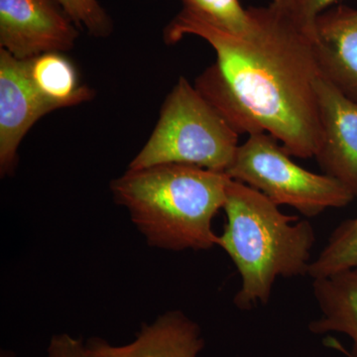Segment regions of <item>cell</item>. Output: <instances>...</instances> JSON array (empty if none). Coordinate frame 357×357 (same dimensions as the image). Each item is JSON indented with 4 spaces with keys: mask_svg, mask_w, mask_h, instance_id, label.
<instances>
[{
    "mask_svg": "<svg viewBox=\"0 0 357 357\" xmlns=\"http://www.w3.org/2000/svg\"><path fill=\"white\" fill-rule=\"evenodd\" d=\"M248 9V29L236 33L183 7L164 41L208 42L217 61L195 82L199 93L237 133L270 134L291 156L312 158L321 138L314 28L273 2Z\"/></svg>",
    "mask_w": 357,
    "mask_h": 357,
    "instance_id": "6da1fadb",
    "label": "cell"
},
{
    "mask_svg": "<svg viewBox=\"0 0 357 357\" xmlns=\"http://www.w3.org/2000/svg\"><path fill=\"white\" fill-rule=\"evenodd\" d=\"M230 178L185 164L131 170L110 183L115 203L153 248L204 250L218 245L213 220L227 198Z\"/></svg>",
    "mask_w": 357,
    "mask_h": 357,
    "instance_id": "7a4b0ae2",
    "label": "cell"
},
{
    "mask_svg": "<svg viewBox=\"0 0 357 357\" xmlns=\"http://www.w3.org/2000/svg\"><path fill=\"white\" fill-rule=\"evenodd\" d=\"M227 225L218 245L229 255L243 285L239 309L267 304L274 282L307 274L316 236L311 223L286 215L261 192L230 178L223 204Z\"/></svg>",
    "mask_w": 357,
    "mask_h": 357,
    "instance_id": "3957f363",
    "label": "cell"
},
{
    "mask_svg": "<svg viewBox=\"0 0 357 357\" xmlns=\"http://www.w3.org/2000/svg\"><path fill=\"white\" fill-rule=\"evenodd\" d=\"M238 136L182 77L167 96L153 132L128 169L175 163L227 173L239 146Z\"/></svg>",
    "mask_w": 357,
    "mask_h": 357,
    "instance_id": "277c9868",
    "label": "cell"
},
{
    "mask_svg": "<svg viewBox=\"0 0 357 357\" xmlns=\"http://www.w3.org/2000/svg\"><path fill=\"white\" fill-rule=\"evenodd\" d=\"M290 156L270 134H252L237 148L227 175L255 188L278 206L288 204L309 218L354 201V195L342 183L326 174L310 172Z\"/></svg>",
    "mask_w": 357,
    "mask_h": 357,
    "instance_id": "5b68a950",
    "label": "cell"
},
{
    "mask_svg": "<svg viewBox=\"0 0 357 357\" xmlns=\"http://www.w3.org/2000/svg\"><path fill=\"white\" fill-rule=\"evenodd\" d=\"M79 27L56 0H0V49L30 60L74 48Z\"/></svg>",
    "mask_w": 357,
    "mask_h": 357,
    "instance_id": "8992f818",
    "label": "cell"
},
{
    "mask_svg": "<svg viewBox=\"0 0 357 357\" xmlns=\"http://www.w3.org/2000/svg\"><path fill=\"white\" fill-rule=\"evenodd\" d=\"M59 109L37 89L29 60L14 58L0 49V174L11 175L28 131L44 115Z\"/></svg>",
    "mask_w": 357,
    "mask_h": 357,
    "instance_id": "52a82bcc",
    "label": "cell"
},
{
    "mask_svg": "<svg viewBox=\"0 0 357 357\" xmlns=\"http://www.w3.org/2000/svg\"><path fill=\"white\" fill-rule=\"evenodd\" d=\"M321 138L314 158L357 199V102L323 75L317 81Z\"/></svg>",
    "mask_w": 357,
    "mask_h": 357,
    "instance_id": "ba28073f",
    "label": "cell"
},
{
    "mask_svg": "<svg viewBox=\"0 0 357 357\" xmlns=\"http://www.w3.org/2000/svg\"><path fill=\"white\" fill-rule=\"evenodd\" d=\"M204 347L199 326L182 312L170 311L141 326L130 344L119 347L89 338L84 357H197Z\"/></svg>",
    "mask_w": 357,
    "mask_h": 357,
    "instance_id": "9c48e42d",
    "label": "cell"
},
{
    "mask_svg": "<svg viewBox=\"0 0 357 357\" xmlns=\"http://www.w3.org/2000/svg\"><path fill=\"white\" fill-rule=\"evenodd\" d=\"M314 52L321 74L357 102V9L321 13L314 23Z\"/></svg>",
    "mask_w": 357,
    "mask_h": 357,
    "instance_id": "30bf717a",
    "label": "cell"
},
{
    "mask_svg": "<svg viewBox=\"0 0 357 357\" xmlns=\"http://www.w3.org/2000/svg\"><path fill=\"white\" fill-rule=\"evenodd\" d=\"M312 289L321 316L311 323L310 330L349 335L352 349L345 354L357 357V268L314 279Z\"/></svg>",
    "mask_w": 357,
    "mask_h": 357,
    "instance_id": "8fae6325",
    "label": "cell"
},
{
    "mask_svg": "<svg viewBox=\"0 0 357 357\" xmlns=\"http://www.w3.org/2000/svg\"><path fill=\"white\" fill-rule=\"evenodd\" d=\"M30 76L37 89L58 109L89 102L96 96L88 86L79 84L74 64L63 53H45L29 60Z\"/></svg>",
    "mask_w": 357,
    "mask_h": 357,
    "instance_id": "7c38bea8",
    "label": "cell"
},
{
    "mask_svg": "<svg viewBox=\"0 0 357 357\" xmlns=\"http://www.w3.org/2000/svg\"><path fill=\"white\" fill-rule=\"evenodd\" d=\"M356 268L357 217L344 220L333 230L325 248L310 265L307 274L314 280Z\"/></svg>",
    "mask_w": 357,
    "mask_h": 357,
    "instance_id": "4fadbf2b",
    "label": "cell"
},
{
    "mask_svg": "<svg viewBox=\"0 0 357 357\" xmlns=\"http://www.w3.org/2000/svg\"><path fill=\"white\" fill-rule=\"evenodd\" d=\"M184 8L201 14L230 31L243 33L248 29V9L239 0H180Z\"/></svg>",
    "mask_w": 357,
    "mask_h": 357,
    "instance_id": "5bb4252c",
    "label": "cell"
},
{
    "mask_svg": "<svg viewBox=\"0 0 357 357\" xmlns=\"http://www.w3.org/2000/svg\"><path fill=\"white\" fill-rule=\"evenodd\" d=\"M79 29L96 38H107L114 22L98 0H56Z\"/></svg>",
    "mask_w": 357,
    "mask_h": 357,
    "instance_id": "9a60e30c",
    "label": "cell"
},
{
    "mask_svg": "<svg viewBox=\"0 0 357 357\" xmlns=\"http://www.w3.org/2000/svg\"><path fill=\"white\" fill-rule=\"evenodd\" d=\"M335 1L337 0H293L290 6L284 8L305 25L314 28L317 18Z\"/></svg>",
    "mask_w": 357,
    "mask_h": 357,
    "instance_id": "2e32d148",
    "label": "cell"
},
{
    "mask_svg": "<svg viewBox=\"0 0 357 357\" xmlns=\"http://www.w3.org/2000/svg\"><path fill=\"white\" fill-rule=\"evenodd\" d=\"M47 357H84V344L68 333L53 335Z\"/></svg>",
    "mask_w": 357,
    "mask_h": 357,
    "instance_id": "e0dca14e",
    "label": "cell"
},
{
    "mask_svg": "<svg viewBox=\"0 0 357 357\" xmlns=\"http://www.w3.org/2000/svg\"><path fill=\"white\" fill-rule=\"evenodd\" d=\"M293 0H273V3L277 4V6L282 7H287L290 6L291 2Z\"/></svg>",
    "mask_w": 357,
    "mask_h": 357,
    "instance_id": "ac0fdd59",
    "label": "cell"
},
{
    "mask_svg": "<svg viewBox=\"0 0 357 357\" xmlns=\"http://www.w3.org/2000/svg\"><path fill=\"white\" fill-rule=\"evenodd\" d=\"M1 357H13V354H7V352H6V354H2Z\"/></svg>",
    "mask_w": 357,
    "mask_h": 357,
    "instance_id": "d6986e66",
    "label": "cell"
}]
</instances>
